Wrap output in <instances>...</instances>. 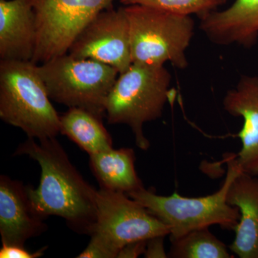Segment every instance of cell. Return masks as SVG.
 <instances>
[{"mask_svg": "<svg viewBox=\"0 0 258 258\" xmlns=\"http://www.w3.org/2000/svg\"><path fill=\"white\" fill-rule=\"evenodd\" d=\"M14 155L28 156L41 168L38 187L27 186L34 211L44 220L62 217L71 230L91 235L97 220V189L85 181L55 137L37 142L28 137Z\"/></svg>", "mask_w": 258, "mask_h": 258, "instance_id": "obj_1", "label": "cell"}, {"mask_svg": "<svg viewBox=\"0 0 258 258\" xmlns=\"http://www.w3.org/2000/svg\"><path fill=\"white\" fill-rule=\"evenodd\" d=\"M32 61L0 60V118L29 138H54L60 116Z\"/></svg>", "mask_w": 258, "mask_h": 258, "instance_id": "obj_2", "label": "cell"}, {"mask_svg": "<svg viewBox=\"0 0 258 258\" xmlns=\"http://www.w3.org/2000/svg\"><path fill=\"white\" fill-rule=\"evenodd\" d=\"M171 76L164 66L133 62L118 75L106 102V115L110 124L128 125L136 144L147 151L149 141L143 126L161 118L170 96Z\"/></svg>", "mask_w": 258, "mask_h": 258, "instance_id": "obj_3", "label": "cell"}, {"mask_svg": "<svg viewBox=\"0 0 258 258\" xmlns=\"http://www.w3.org/2000/svg\"><path fill=\"white\" fill-rule=\"evenodd\" d=\"M240 171L236 155L229 158L221 187L203 198H185L177 193L161 196L144 187L128 195L169 227L171 240L214 225L234 230L240 220V211L227 203V194L232 180Z\"/></svg>", "mask_w": 258, "mask_h": 258, "instance_id": "obj_4", "label": "cell"}, {"mask_svg": "<svg viewBox=\"0 0 258 258\" xmlns=\"http://www.w3.org/2000/svg\"><path fill=\"white\" fill-rule=\"evenodd\" d=\"M128 18L132 62L187 68L186 52L195 34L189 15L174 14L142 5L124 7Z\"/></svg>", "mask_w": 258, "mask_h": 258, "instance_id": "obj_5", "label": "cell"}, {"mask_svg": "<svg viewBox=\"0 0 258 258\" xmlns=\"http://www.w3.org/2000/svg\"><path fill=\"white\" fill-rule=\"evenodd\" d=\"M37 71L50 99L101 118L106 115L107 98L119 75L108 64L69 53L37 64Z\"/></svg>", "mask_w": 258, "mask_h": 258, "instance_id": "obj_6", "label": "cell"}, {"mask_svg": "<svg viewBox=\"0 0 258 258\" xmlns=\"http://www.w3.org/2000/svg\"><path fill=\"white\" fill-rule=\"evenodd\" d=\"M114 0H31L37 45L32 62L43 63L67 54L71 44L97 15Z\"/></svg>", "mask_w": 258, "mask_h": 258, "instance_id": "obj_7", "label": "cell"}, {"mask_svg": "<svg viewBox=\"0 0 258 258\" xmlns=\"http://www.w3.org/2000/svg\"><path fill=\"white\" fill-rule=\"evenodd\" d=\"M97 220L92 233L119 253L130 242L169 235V227L127 194L96 190Z\"/></svg>", "mask_w": 258, "mask_h": 258, "instance_id": "obj_8", "label": "cell"}, {"mask_svg": "<svg viewBox=\"0 0 258 258\" xmlns=\"http://www.w3.org/2000/svg\"><path fill=\"white\" fill-rule=\"evenodd\" d=\"M68 53L112 66L119 74L133 63L128 18L124 8H109L97 15L71 44Z\"/></svg>", "mask_w": 258, "mask_h": 258, "instance_id": "obj_9", "label": "cell"}, {"mask_svg": "<svg viewBox=\"0 0 258 258\" xmlns=\"http://www.w3.org/2000/svg\"><path fill=\"white\" fill-rule=\"evenodd\" d=\"M47 230L44 219L32 208L27 186L8 176H0V235L3 244L25 246L29 239Z\"/></svg>", "mask_w": 258, "mask_h": 258, "instance_id": "obj_10", "label": "cell"}, {"mask_svg": "<svg viewBox=\"0 0 258 258\" xmlns=\"http://www.w3.org/2000/svg\"><path fill=\"white\" fill-rule=\"evenodd\" d=\"M224 109L232 116L241 117L243 125L237 134L242 142L236 160L241 171L258 176V77L243 76L229 90L222 101Z\"/></svg>", "mask_w": 258, "mask_h": 258, "instance_id": "obj_11", "label": "cell"}, {"mask_svg": "<svg viewBox=\"0 0 258 258\" xmlns=\"http://www.w3.org/2000/svg\"><path fill=\"white\" fill-rule=\"evenodd\" d=\"M200 28L219 45H255L258 39V0H235L227 9L201 16Z\"/></svg>", "mask_w": 258, "mask_h": 258, "instance_id": "obj_12", "label": "cell"}, {"mask_svg": "<svg viewBox=\"0 0 258 258\" xmlns=\"http://www.w3.org/2000/svg\"><path fill=\"white\" fill-rule=\"evenodd\" d=\"M37 38L31 0H0V60L32 61Z\"/></svg>", "mask_w": 258, "mask_h": 258, "instance_id": "obj_13", "label": "cell"}, {"mask_svg": "<svg viewBox=\"0 0 258 258\" xmlns=\"http://www.w3.org/2000/svg\"><path fill=\"white\" fill-rule=\"evenodd\" d=\"M227 202L240 218L230 250L240 258H258V178L241 171L229 186Z\"/></svg>", "mask_w": 258, "mask_h": 258, "instance_id": "obj_14", "label": "cell"}, {"mask_svg": "<svg viewBox=\"0 0 258 258\" xmlns=\"http://www.w3.org/2000/svg\"><path fill=\"white\" fill-rule=\"evenodd\" d=\"M133 149L120 148L90 155V167L100 188L128 194L144 188L135 168Z\"/></svg>", "mask_w": 258, "mask_h": 258, "instance_id": "obj_15", "label": "cell"}, {"mask_svg": "<svg viewBox=\"0 0 258 258\" xmlns=\"http://www.w3.org/2000/svg\"><path fill=\"white\" fill-rule=\"evenodd\" d=\"M60 134L90 155L113 149V140L102 118L83 108H69L60 116Z\"/></svg>", "mask_w": 258, "mask_h": 258, "instance_id": "obj_16", "label": "cell"}, {"mask_svg": "<svg viewBox=\"0 0 258 258\" xmlns=\"http://www.w3.org/2000/svg\"><path fill=\"white\" fill-rule=\"evenodd\" d=\"M171 242L168 257H232L225 244L210 232L209 227L191 231Z\"/></svg>", "mask_w": 258, "mask_h": 258, "instance_id": "obj_17", "label": "cell"}, {"mask_svg": "<svg viewBox=\"0 0 258 258\" xmlns=\"http://www.w3.org/2000/svg\"><path fill=\"white\" fill-rule=\"evenodd\" d=\"M119 2L125 6L142 5L174 14L189 16L198 15L201 17L214 11L217 7L225 3V0H119Z\"/></svg>", "mask_w": 258, "mask_h": 258, "instance_id": "obj_18", "label": "cell"}, {"mask_svg": "<svg viewBox=\"0 0 258 258\" xmlns=\"http://www.w3.org/2000/svg\"><path fill=\"white\" fill-rule=\"evenodd\" d=\"M86 248L77 256L79 258H116L118 252L95 236H91Z\"/></svg>", "mask_w": 258, "mask_h": 258, "instance_id": "obj_19", "label": "cell"}, {"mask_svg": "<svg viewBox=\"0 0 258 258\" xmlns=\"http://www.w3.org/2000/svg\"><path fill=\"white\" fill-rule=\"evenodd\" d=\"M47 247H42L36 252H30L25 249V246L6 245L3 244L0 249L1 258H37L43 255Z\"/></svg>", "mask_w": 258, "mask_h": 258, "instance_id": "obj_20", "label": "cell"}, {"mask_svg": "<svg viewBox=\"0 0 258 258\" xmlns=\"http://www.w3.org/2000/svg\"><path fill=\"white\" fill-rule=\"evenodd\" d=\"M163 236H158L147 241V248H146L144 257L147 258H164L168 257V254L166 253L164 248Z\"/></svg>", "mask_w": 258, "mask_h": 258, "instance_id": "obj_21", "label": "cell"}, {"mask_svg": "<svg viewBox=\"0 0 258 258\" xmlns=\"http://www.w3.org/2000/svg\"><path fill=\"white\" fill-rule=\"evenodd\" d=\"M148 240H138L125 244L120 249L118 258H137L145 253Z\"/></svg>", "mask_w": 258, "mask_h": 258, "instance_id": "obj_22", "label": "cell"}]
</instances>
